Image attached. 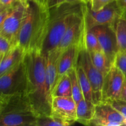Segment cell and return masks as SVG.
I'll return each instance as SVG.
<instances>
[{
    "label": "cell",
    "mask_w": 126,
    "mask_h": 126,
    "mask_svg": "<svg viewBox=\"0 0 126 126\" xmlns=\"http://www.w3.org/2000/svg\"><path fill=\"white\" fill-rule=\"evenodd\" d=\"M126 118L109 102L102 101L95 104L94 116L90 126H124Z\"/></svg>",
    "instance_id": "obj_10"
},
{
    "label": "cell",
    "mask_w": 126,
    "mask_h": 126,
    "mask_svg": "<svg viewBox=\"0 0 126 126\" xmlns=\"http://www.w3.org/2000/svg\"><path fill=\"white\" fill-rule=\"evenodd\" d=\"M77 103L73 97H54L52 98L50 115L69 123L76 122Z\"/></svg>",
    "instance_id": "obj_12"
},
{
    "label": "cell",
    "mask_w": 126,
    "mask_h": 126,
    "mask_svg": "<svg viewBox=\"0 0 126 126\" xmlns=\"http://www.w3.org/2000/svg\"><path fill=\"white\" fill-rule=\"evenodd\" d=\"M84 28V19L82 13L69 26L57 48L63 52L70 46L78 43L82 38Z\"/></svg>",
    "instance_id": "obj_14"
},
{
    "label": "cell",
    "mask_w": 126,
    "mask_h": 126,
    "mask_svg": "<svg viewBox=\"0 0 126 126\" xmlns=\"http://www.w3.org/2000/svg\"><path fill=\"white\" fill-rule=\"evenodd\" d=\"M5 9H6V7H3V6H2L0 5V12L2 11H3V10H4Z\"/></svg>",
    "instance_id": "obj_34"
},
{
    "label": "cell",
    "mask_w": 126,
    "mask_h": 126,
    "mask_svg": "<svg viewBox=\"0 0 126 126\" xmlns=\"http://www.w3.org/2000/svg\"><path fill=\"white\" fill-rule=\"evenodd\" d=\"M62 52V51L56 48L44 55L46 59L45 76L47 89L51 97L59 78V62Z\"/></svg>",
    "instance_id": "obj_13"
},
{
    "label": "cell",
    "mask_w": 126,
    "mask_h": 126,
    "mask_svg": "<svg viewBox=\"0 0 126 126\" xmlns=\"http://www.w3.org/2000/svg\"><path fill=\"white\" fill-rule=\"evenodd\" d=\"M114 0H88V4L93 11H98Z\"/></svg>",
    "instance_id": "obj_28"
},
{
    "label": "cell",
    "mask_w": 126,
    "mask_h": 126,
    "mask_svg": "<svg viewBox=\"0 0 126 126\" xmlns=\"http://www.w3.org/2000/svg\"><path fill=\"white\" fill-rule=\"evenodd\" d=\"M12 47L13 46L7 38L0 35V61Z\"/></svg>",
    "instance_id": "obj_26"
},
{
    "label": "cell",
    "mask_w": 126,
    "mask_h": 126,
    "mask_svg": "<svg viewBox=\"0 0 126 126\" xmlns=\"http://www.w3.org/2000/svg\"><path fill=\"white\" fill-rule=\"evenodd\" d=\"M18 1H20V2H23V3H25V2H27L28 0H18Z\"/></svg>",
    "instance_id": "obj_35"
},
{
    "label": "cell",
    "mask_w": 126,
    "mask_h": 126,
    "mask_svg": "<svg viewBox=\"0 0 126 126\" xmlns=\"http://www.w3.org/2000/svg\"><path fill=\"white\" fill-rule=\"evenodd\" d=\"M81 41L78 43L70 46L62 52L59 62V77L68 72L72 68L76 67L81 47Z\"/></svg>",
    "instance_id": "obj_15"
},
{
    "label": "cell",
    "mask_w": 126,
    "mask_h": 126,
    "mask_svg": "<svg viewBox=\"0 0 126 126\" xmlns=\"http://www.w3.org/2000/svg\"><path fill=\"white\" fill-rule=\"evenodd\" d=\"M91 60L97 69L103 75L105 76L111 67L107 56L103 50H95V51H89Z\"/></svg>",
    "instance_id": "obj_19"
},
{
    "label": "cell",
    "mask_w": 126,
    "mask_h": 126,
    "mask_svg": "<svg viewBox=\"0 0 126 126\" xmlns=\"http://www.w3.org/2000/svg\"><path fill=\"white\" fill-rule=\"evenodd\" d=\"M113 64L124 74L126 78V50H118Z\"/></svg>",
    "instance_id": "obj_25"
},
{
    "label": "cell",
    "mask_w": 126,
    "mask_h": 126,
    "mask_svg": "<svg viewBox=\"0 0 126 126\" xmlns=\"http://www.w3.org/2000/svg\"><path fill=\"white\" fill-rule=\"evenodd\" d=\"M72 97L71 80L68 73L58 78L52 93V97Z\"/></svg>",
    "instance_id": "obj_18"
},
{
    "label": "cell",
    "mask_w": 126,
    "mask_h": 126,
    "mask_svg": "<svg viewBox=\"0 0 126 126\" xmlns=\"http://www.w3.org/2000/svg\"><path fill=\"white\" fill-rule=\"evenodd\" d=\"M95 104L93 102L82 98L77 103L76 122L86 126H90L95 113Z\"/></svg>",
    "instance_id": "obj_17"
},
{
    "label": "cell",
    "mask_w": 126,
    "mask_h": 126,
    "mask_svg": "<svg viewBox=\"0 0 126 126\" xmlns=\"http://www.w3.org/2000/svg\"><path fill=\"white\" fill-rule=\"evenodd\" d=\"M126 78L124 74L113 64L104 76L102 91V101L119 99Z\"/></svg>",
    "instance_id": "obj_11"
},
{
    "label": "cell",
    "mask_w": 126,
    "mask_h": 126,
    "mask_svg": "<svg viewBox=\"0 0 126 126\" xmlns=\"http://www.w3.org/2000/svg\"><path fill=\"white\" fill-rule=\"evenodd\" d=\"M84 18L87 29L98 25L115 24L121 17V12L116 0L109 4L98 11H93L88 3H86L83 8Z\"/></svg>",
    "instance_id": "obj_6"
},
{
    "label": "cell",
    "mask_w": 126,
    "mask_h": 126,
    "mask_svg": "<svg viewBox=\"0 0 126 126\" xmlns=\"http://www.w3.org/2000/svg\"><path fill=\"white\" fill-rule=\"evenodd\" d=\"M27 76L23 59L16 66L0 76V102L14 94L25 93Z\"/></svg>",
    "instance_id": "obj_5"
},
{
    "label": "cell",
    "mask_w": 126,
    "mask_h": 126,
    "mask_svg": "<svg viewBox=\"0 0 126 126\" xmlns=\"http://www.w3.org/2000/svg\"><path fill=\"white\" fill-rule=\"evenodd\" d=\"M45 4L49 9L59 6L63 3H74L78 2H84L82 0H41Z\"/></svg>",
    "instance_id": "obj_29"
},
{
    "label": "cell",
    "mask_w": 126,
    "mask_h": 126,
    "mask_svg": "<svg viewBox=\"0 0 126 126\" xmlns=\"http://www.w3.org/2000/svg\"><path fill=\"white\" fill-rule=\"evenodd\" d=\"M17 45L25 53L41 52L48 32L49 9L41 0H28Z\"/></svg>",
    "instance_id": "obj_2"
},
{
    "label": "cell",
    "mask_w": 126,
    "mask_h": 126,
    "mask_svg": "<svg viewBox=\"0 0 126 126\" xmlns=\"http://www.w3.org/2000/svg\"><path fill=\"white\" fill-rule=\"evenodd\" d=\"M25 13V4L18 1L0 26V35L7 38L13 46L17 45L20 30Z\"/></svg>",
    "instance_id": "obj_8"
},
{
    "label": "cell",
    "mask_w": 126,
    "mask_h": 126,
    "mask_svg": "<svg viewBox=\"0 0 126 126\" xmlns=\"http://www.w3.org/2000/svg\"><path fill=\"white\" fill-rule=\"evenodd\" d=\"M82 1L84 2H86V3H87V2H88V0H82Z\"/></svg>",
    "instance_id": "obj_36"
},
{
    "label": "cell",
    "mask_w": 126,
    "mask_h": 126,
    "mask_svg": "<svg viewBox=\"0 0 126 126\" xmlns=\"http://www.w3.org/2000/svg\"><path fill=\"white\" fill-rule=\"evenodd\" d=\"M23 62L27 76L26 95L37 116H50L52 97L47 89L45 56L39 51L25 53Z\"/></svg>",
    "instance_id": "obj_1"
},
{
    "label": "cell",
    "mask_w": 126,
    "mask_h": 126,
    "mask_svg": "<svg viewBox=\"0 0 126 126\" xmlns=\"http://www.w3.org/2000/svg\"><path fill=\"white\" fill-rule=\"evenodd\" d=\"M121 12V18L126 20V0H116Z\"/></svg>",
    "instance_id": "obj_30"
},
{
    "label": "cell",
    "mask_w": 126,
    "mask_h": 126,
    "mask_svg": "<svg viewBox=\"0 0 126 126\" xmlns=\"http://www.w3.org/2000/svg\"><path fill=\"white\" fill-rule=\"evenodd\" d=\"M25 54V52L18 45L12 47L0 61V76L21 62Z\"/></svg>",
    "instance_id": "obj_16"
},
{
    "label": "cell",
    "mask_w": 126,
    "mask_h": 126,
    "mask_svg": "<svg viewBox=\"0 0 126 126\" xmlns=\"http://www.w3.org/2000/svg\"><path fill=\"white\" fill-rule=\"evenodd\" d=\"M84 15V14H83ZM82 42L88 51L102 50L98 38L91 29H87L84 20V28L82 36Z\"/></svg>",
    "instance_id": "obj_21"
},
{
    "label": "cell",
    "mask_w": 126,
    "mask_h": 126,
    "mask_svg": "<svg viewBox=\"0 0 126 126\" xmlns=\"http://www.w3.org/2000/svg\"><path fill=\"white\" fill-rule=\"evenodd\" d=\"M36 114L25 93L0 102V126H36Z\"/></svg>",
    "instance_id": "obj_4"
},
{
    "label": "cell",
    "mask_w": 126,
    "mask_h": 126,
    "mask_svg": "<svg viewBox=\"0 0 126 126\" xmlns=\"http://www.w3.org/2000/svg\"><path fill=\"white\" fill-rule=\"evenodd\" d=\"M70 126L69 123L63 121L59 118L52 116L38 117L36 126Z\"/></svg>",
    "instance_id": "obj_24"
},
{
    "label": "cell",
    "mask_w": 126,
    "mask_h": 126,
    "mask_svg": "<svg viewBox=\"0 0 126 126\" xmlns=\"http://www.w3.org/2000/svg\"><path fill=\"white\" fill-rule=\"evenodd\" d=\"M84 2L63 3L49 9V22L47 34L42 49L46 55L59 46L69 26L83 13Z\"/></svg>",
    "instance_id": "obj_3"
},
{
    "label": "cell",
    "mask_w": 126,
    "mask_h": 126,
    "mask_svg": "<svg viewBox=\"0 0 126 126\" xmlns=\"http://www.w3.org/2000/svg\"><path fill=\"white\" fill-rule=\"evenodd\" d=\"M107 102H109L126 119V102L120 99L111 100H108Z\"/></svg>",
    "instance_id": "obj_27"
},
{
    "label": "cell",
    "mask_w": 126,
    "mask_h": 126,
    "mask_svg": "<svg viewBox=\"0 0 126 126\" xmlns=\"http://www.w3.org/2000/svg\"><path fill=\"white\" fill-rule=\"evenodd\" d=\"M77 65L82 68L92 85L94 103L97 104L102 102V91L104 76L92 62L88 50L82 43V38Z\"/></svg>",
    "instance_id": "obj_7"
},
{
    "label": "cell",
    "mask_w": 126,
    "mask_h": 126,
    "mask_svg": "<svg viewBox=\"0 0 126 126\" xmlns=\"http://www.w3.org/2000/svg\"><path fill=\"white\" fill-rule=\"evenodd\" d=\"M119 50H126V20L119 18L114 25Z\"/></svg>",
    "instance_id": "obj_22"
},
{
    "label": "cell",
    "mask_w": 126,
    "mask_h": 126,
    "mask_svg": "<svg viewBox=\"0 0 126 126\" xmlns=\"http://www.w3.org/2000/svg\"><path fill=\"white\" fill-rule=\"evenodd\" d=\"M115 24L98 25L91 28L98 38L100 45L111 65L119 50L116 34Z\"/></svg>",
    "instance_id": "obj_9"
},
{
    "label": "cell",
    "mask_w": 126,
    "mask_h": 126,
    "mask_svg": "<svg viewBox=\"0 0 126 126\" xmlns=\"http://www.w3.org/2000/svg\"><path fill=\"white\" fill-rule=\"evenodd\" d=\"M119 99L126 102V78L124 80V83L123 84Z\"/></svg>",
    "instance_id": "obj_33"
},
{
    "label": "cell",
    "mask_w": 126,
    "mask_h": 126,
    "mask_svg": "<svg viewBox=\"0 0 126 126\" xmlns=\"http://www.w3.org/2000/svg\"><path fill=\"white\" fill-rule=\"evenodd\" d=\"M76 72H77L78 78L82 92L83 94L84 98L87 100L94 102L93 90H92V85L87 75H86L82 68L78 65L76 66Z\"/></svg>",
    "instance_id": "obj_20"
},
{
    "label": "cell",
    "mask_w": 126,
    "mask_h": 126,
    "mask_svg": "<svg viewBox=\"0 0 126 126\" xmlns=\"http://www.w3.org/2000/svg\"><path fill=\"white\" fill-rule=\"evenodd\" d=\"M18 1V0H0V5L8 8L12 7Z\"/></svg>",
    "instance_id": "obj_32"
},
{
    "label": "cell",
    "mask_w": 126,
    "mask_h": 126,
    "mask_svg": "<svg viewBox=\"0 0 126 126\" xmlns=\"http://www.w3.org/2000/svg\"><path fill=\"white\" fill-rule=\"evenodd\" d=\"M71 80V89H72V97L76 103H78L82 98H84L78 78L76 67L72 68L68 72Z\"/></svg>",
    "instance_id": "obj_23"
},
{
    "label": "cell",
    "mask_w": 126,
    "mask_h": 126,
    "mask_svg": "<svg viewBox=\"0 0 126 126\" xmlns=\"http://www.w3.org/2000/svg\"><path fill=\"white\" fill-rule=\"evenodd\" d=\"M12 7H8V8L5 9L3 11H1L0 12V26L2 25V23H3V22L4 21L5 18L7 17V16H8L9 14L10 13V12L12 10Z\"/></svg>",
    "instance_id": "obj_31"
}]
</instances>
